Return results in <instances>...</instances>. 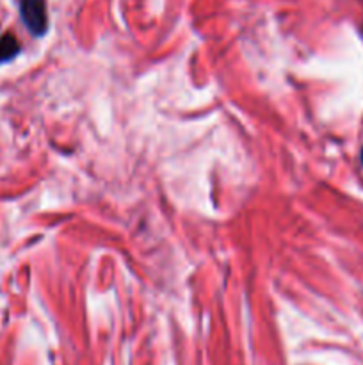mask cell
<instances>
[{"instance_id": "obj_1", "label": "cell", "mask_w": 363, "mask_h": 365, "mask_svg": "<svg viewBox=\"0 0 363 365\" xmlns=\"http://www.w3.org/2000/svg\"><path fill=\"white\" fill-rule=\"evenodd\" d=\"M20 14L23 24L34 36L45 34L48 27L45 0H20Z\"/></svg>"}, {"instance_id": "obj_2", "label": "cell", "mask_w": 363, "mask_h": 365, "mask_svg": "<svg viewBox=\"0 0 363 365\" xmlns=\"http://www.w3.org/2000/svg\"><path fill=\"white\" fill-rule=\"evenodd\" d=\"M18 50H20V45L13 34H6L4 38H0V63L13 59Z\"/></svg>"}, {"instance_id": "obj_3", "label": "cell", "mask_w": 363, "mask_h": 365, "mask_svg": "<svg viewBox=\"0 0 363 365\" xmlns=\"http://www.w3.org/2000/svg\"><path fill=\"white\" fill-rule=\"evenodd\" d=\"M362 166H363V150H362Z\"/></svg>"}]
</instances>
